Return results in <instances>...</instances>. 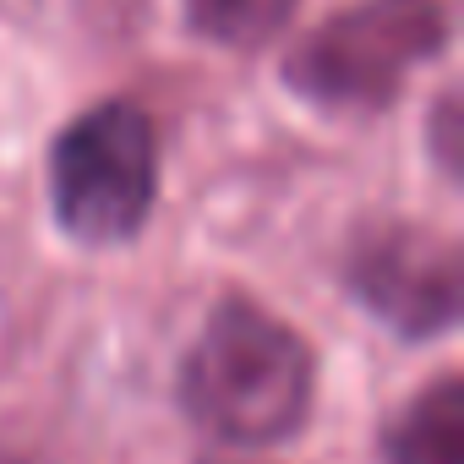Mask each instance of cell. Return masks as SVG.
Masks as SVG:
<instances>
[{
	"instance_id": "cell-1",
	"label": "cell",
	"mask_w": 464,
	"mask_h": 464,
	"mask_svg": "<svg viewBox=\"0 0 464 464\" xmlns=\"http://www.w3.org/2000/svg\"><path fill=\"white\" fill-rule=\"evenodd\" d=\"M312 372V350L290 323L252 301H224L180 361V404L208 437L263 448L306 420Z\"/></svg>"
},
{
	"instance_id": "cell-2",
	"label": "cell",
	"mask_w": 464,
	"mask_h": 464,
	"mask_svg": "<svg viewBox=\"0 0 464 464\" xmlns=\"http://www.w3.org/2000/svg\"><path fill=\"white\" fill-rule=\"evenodd\" d=\"M159 148L137 104H99L55 137L50 197L55 218L82 246L131 241L153 213Z\"/></svg>"
},
{
	"instance_id": "cell-3",
	"label": "cell",
	"mask_w": 464,
	"mask_h": 464,
	"mask_svg": "<svg viewBox=\"0 0 464 464\" xmlns=\"http://www.w3.org/2000/svg\"><path fill=\"white\" fill-rule=\"evenodd\" d=\"M437 0H355L328 17L285 66V82L328 110H382L404 77L442 50Z\"/></svg>"
},
{
	"instance_id": "cell-4",
	"label": "cell",
	"mask_w": 464,
	"mask_h": 464,
	"mask_svg": "<svg viewBox=\"0 0 464 464\" xmlns=\"http://www.w3.org/2000/svg\"><path fill=\"white\" fill-rule=\"evenodd\" d=\"M355 301L404 339H431L459 317V252L420 224H377L350 252Z\"/></svg>"
},
{
	"instance_id": "cell-5",
	"label": "cell",
	"mask_w": 464,
	"mask_h": 464,
	"mask_svg": "<svg viewBox=\"0 0 464 464\" xmlns=\"http://www.w3.org/2000/svg\"><path fill=\"white\" fill-rule=\"evenodd\" d=\"M388 464H464V382L442 377L388 431Z\"/></svg>"
},
{
	"instance_id": "cell-6",
	"label": "cell",
	"mask_w": 464,
	"mask_h": 464,
	"mask_svg": "<svg viewBox=\"0 0 464 464\" xmlns=\"http://www.w3.org/2000/svg\"><path fill=\"white\" fill-rule=\"evenodd\" d=\"M186 17L197 34L229 44V50H257L295 17V0H186Z\"/></svg>"
},
{
	"instance_id": "cell-7",
	"label": "cell",
	"mask_w": 464,
	"mask_h": 464,
	"mask_svg": "<svg viewBox=\"0 0 464 464\" xmlns=\"http://www.w3.org/2000/svg\"><path fill=\"white\" fill-rule=\"evenodd\" d=\"M437 159L453 169V159H459V99L448 93L442 104H437Z\"/></svg>"
},
{
	"instance_id": "cell-8",
	"label": "cell",
	"mask_w": 464,
	"mask_h": 464,
	"mask_svg": "<svg viewBox=\"0 0 464 464\" xmlns=\"http://www.w3.org/2000/svg\"><path fill=\"white\" fill-rule=\"evenodd\" d=\"M0 464H28V459H17L12 448H0Z\"/></svg>"
}]
</instances>
